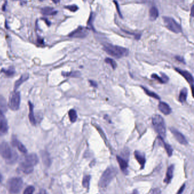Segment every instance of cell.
Segmentation results:
<instances>
[{
	"mask_svg": "<svg viewBox=\"0 0 194 194\" xmlns=\"http://www.w3.org/2000/svg\"><path fill=\"white\" fill-rule=\"evenodd\" d=\"M39 162L38 156L34 153L29 154L25 156L24 161L21 163L19 167V169L24 174H28L32 173L34 167Z\"/></svg>",
	"mask_w": 194,
	"mask_h": 194,
	"instance_id": "1",
	"label": "cell"
},
{
	"mask_svg": "<svg viewBox=\"0 0 194 194\" xmlns=\"http://www.w3.org/2000/svg\"><path fill=\"white\" fill-rule=\"evenodd\" d=\"M103 49L109 55L112 56L117 59L126 56L129 53L128 49L125 48L114 46L111 44H104Z\"/></svg>",
	"mask_w": 194,
	"mask_h": 194,
	"instance_id": "2",
	"label": "cell"
},
{
	"mask_svg": "<svg viewBox=\"0 0 194 194\" xmlns=\"http://www.w3.org/2000/svg\"><path fill=\"white\" fill-rule=\"evenodd\" d=\"M0 155L9 163L14 162L17 159V155L15 151L6 142H2L0 144Z\"/></svg>",
	"mask_w": 194,
	"mask_h": 194,
	"instance_id": "3",
	"label": "cell"
},
{
	"mask_svg": "<svg viewBox=\"0 0 194 194\" xmlns=\"http://www.w3.org/2000/svg\"><path fill=\"white\" fill-rule=\"evenodd\" d=\"M152 123L155 131L161 138L166 136V126L162 116L159 115H154L152 117Z\"/></svg>",
	"mask_w": 194,
	"mask_h": 194,
	"instance_id": "4",
	"label": "cell"
},
{
	"mask_svg": "<svg viewBox=\"0 0 194 194\" xmlns=\"http://www.w3.org/2000/svg\"><path fill=\"white\" fill-rule=\"evenodd\" d=\"M117 173V171L112 167L108 168L101 175L99 181V186L101 188H105L113 180Z\"/></svg>",
	"mask_w": 194,
	"mask_h": 194,
	"instance_id": "5",
	"label": "cell"
},
{
	"mask_svg": "<svg viewBox=\"0 0 194 194\" xmlns=\"http://www.w3.org/2000/svg\"><path fill=\"white\" fill-rule=\"evenodd\" d=\"M23 181L18 177H15L9 179L7 182V187L10 193L18 194L22 189Z\"/></svg>",
	"mask_w": 194,
	"mask_h": 194,
	"instance_id": "6",
	"label": "cell"
},
{
	"mask_svg": "<svg viewBox=\"0 0 194 194\" xmlns=\"http://www.w3.org/2000/svg\"><path fill=\"white\" fill-rule=\"evenodd\" d=\"M20 103V93L18 91H13L9 98V107L13 111H16L19 109Z\"/></svg>",
	"mask_w": 194,
	"mask_h": 194,
	"instance_id": "7",
	"label": "cell"
},
{
	"mask_svg": "<svg viewBox=\"0 0 194 194\" xmlns=\"http://www.w3.org/2000/svg\"><path fill=\"white\" fill-rule=\"evenodd\" d=\"M163 21L167 28H168L171 31L173 32L174 33H177V34L182 32L181 26L179 24H178L173 18L170 17L164 16Z\"/></svg>",
	"mask_w": 194,
	"mask_h": 194,
	"instance_id": "8",
	"label": "cell"
},
{
	"mask_svg": "<svg viewBox=\"0 0 194 194\" xmlns=\"http://www.w3.org/2000/svg\"><path fill=\"white\" fill-rule=\"evenodd\" d=\"M88 30L87 28L80 26L72 32L69 36L71 38H84L88 35Z\"/></svg>",
	"mask_w": 194,
	"mask_h": 194,
	"instance_id": "9",
	"label": "cell"
},
{
	"mask_svg": "<svg viewBox=\"0 0 194 194\" xmlns=\"http://www.w3.org/2000/svg\"><path fill=\"white\" fill-rule=\"evenodd\" d=\"M8 131V125L4 113L0 112V135H4Z\"/></svg>",
	"mask_w": 194,
	"mask_h": 194,
	"instance_id": "10",
	"label": "cell"
},
{
	"mask_svg": "<svg viewBox=\"0 0 194 194\" xmlns=\"http://www.w3.org/2000/svg\"><path fill=\"white\" fill-rule=\"evenodd\" d=\"M170 131L172 132V134L174 135L175 138L178 141L179 143L182 145H186L187 144V141L186 140L185 137L181 134L179 131H178L177 129L174 128H170Z\"/></svg>",
	"mask_w": 194,
	"mask_h": 194,
	"instance_id": "11",
	"label": "cell"
},
{
	"mask_svg": "<svg viewBox=\"0 0 194 194\" xmlns=\"http://www.w3.org/2000/svg\"><path fill=\"white\" fill-rule=\"evenodd\" d=\"M175 71L178 72L180 75H181L186 79V81L190 83L191 85V87L192 88L193 87V84H194V79L192 75H191V74L188 71H186L182 70L179 68H175Z\"/></svg>",
	"mask_w": 194,
	"mask_h": 194,
	"instance_id": "12",
	"label": "cell"
},
{
	"mask_svg": "<svg viewBox=\"0 0 194 194\" xmlns=\"http://www.w3.org/2000/svg\"><path fill=\"white\" fill-rule=\"evenodd\" d=\"M117 160H118L121 170L122 171V172L125 174H127L128 173V164L127 161H126L125 159H122L120 156H117Z\"/></svg>",
	"mask_w": 194,
	"mask_h": 194,
	"instance_id": "13",
	"label": "cell"
},
{
	"mask_svg": "<svg viewBox=\"0 0 194 194\" xmlns=\"http://www.w3.org/2000/svg\"><path fill=\"white\" fill-rule=\"evenodd\" d=\"M134 156L137 159L138 163L140 164L141 169H143L145 167V164L146 163V159L145 155L139 151H135L134 152Z\"/></svg>",
	"mask_w": 194,
	"mask_h": 194,
	"instance_id": "14",
	"label": "cell"
},
{
	"mask_svg": "<svg viewBox=\"0 0 194 194\" xmlns=\"http://www.w3.org/2000/svg\"><path fill=\"white\" fill-rule=\"evenodd\" d=\"M158 108L160 111L165 115H169L171 112V109L169 105L164 102H161L159 103Z\"/></svg>",
	"mask_w": 194,
	"mask_h": 194,
	"instance_id": "15",
	"label": "cell"
},
{
	"mask_svg": "<svg viewBox=\"0 0 194 194\" xmlns=\"http://www.w3.org/2000/svg\"><path fill=\"white\" fill-rule=\"evenodd\" d=\"M12 144L13 147H16L18 148V149L20 151L21 153H27V149L26 147L21 143L20 141H18L16 138H13L12 141Z\"/></svg>",
	"mask_w": 194,
	"mask_h": 194,
	"instance_id": "16",
	"label": "cell"
},
{
	"mask_svg": "<svg viewBox=\"0 0 194 194\" xmlns=\"http://www.w3.org/2000/svg\"><path fill=\"white\" fill-rule=\"evenodd\" d=\"M28 106H29V114H28V119L30 122L31 124L35 126L36 124V120L35 118V116L34 114V106L32 103H31L30 101L28 102Z\"/></svg>",
	"mask_w": 194,
	"mask_h": 194,
	"instance_id": "17",
	"label": "cell"
},
{
	"mask_svg": "<svg viewBox=\"0 0 194 194\" xmlns=\"http://www.w3.org/2000/svg\"><path fill=\"white\" fill-rule=\"evenodd\" d=\"M174 165H172L167 169V170L166 171V177L164 179V182L166 183H169L171 182V179L173 177L174 174Z\"/></svg>",
	"mask_w": 194,
	"mask_h": 194,
	"instance_id": "18",
	"label": "cell"
},
{
	"mask_svg": "<svg viewBox=\"0 0 194 194\" xmlns=\"http://www.w3.org/2000/svg\"><path fill=\"white\" fill-rule=\"evenodd\" d=\"M41 155L44 165L46 167H50L51 165V159L49 153L46 151H42Z\"/></svg>",
	"mask_w": 194,
	"mask_h": 194,
	"instance_id": "19",
	"label": "cell"
},
{
	"mask_svg": "<svg viewBox=\"0 0 194 194\" xmlns=\"http://www.w3.org/2000/svg\"><path fill=\"white\" fill-rule=\"evenodd\" d=\"M28 77H29L28 74H24V75H22L20 78L15 82V84H14V90L16 91L17 89L20 87L22 83L24 82L25 81H26L28 79Z\"/></svg>",
	"mask_w": 194,
	"mask_h": 194,
	"instance_id": "20",
	"label": "cell"
},
{
	"mask_svg": "<svg viewBox=\"0 0 194 194\" xmlns=\"http://www.w3.org/2000/svg\"><path fill=\"white\" fill-rule=\"evenodd\" d=\"M41 13L44 16H54L57 14V11L55 10L53 8L46 7L41 9Z\"/></svg>",
	"mask_w": 194,
	"mask_h": 194,
	"instance_id": "21",
	"label": "cell"
},
{
	"mask_svg": "<svg viewBox=\"0 0 194 194\" xmlns=\"http://www.w3.org/2000/svg\"><path fill=\"white\" fill-rule=\"evenodd\" d=\"M8 110V104L6 99L2 95H0V112H6Z\"/></svg>",
	"mask_w": 194,
	"mask_h": 194,
	"instance_id": "22",
	"label": "cell"
},
{
	"mask_svg": "<svg viewBox=\"0 0 194 194\" xmlns=\"http://www.w3.org/2000/svg\"><path fill=\"white\" fill-rule=\"evenodd\" d=\"M159 16V12L156 7H152L150 9L149 17L151 20L153 21L156 20Z\"/></svg>",
	"mask_w": 194,
	"mask_h": 194,
	"instance_id": "23",
	"label": "cell"
},
{
	"mask_svg": "<svg viewBox=\"0 0 194 194\" xmlns=\"http://www.w3.org/2000/svg\"><path fill=\"white\" fill-rule=\"evenodd\" d=\"M187 89L186 88H183L180 92L179 95V101L181 103H184L186 102L187 97Z\"/></svg>",
	"mask_w": 194,
	"mask_h": 194,
	"instance_id": "24",
	"label": "cell"
},
{
	"mask_svg": "<svg viewBox=\"0 0 194 194\" xmlns=\"http://www.w3.org/2000/svg\"><path fill=\"white\" fill-rule=\"evenodd\" d=\"M69 120L71 122L74 123L76 121L77 118V115L76 111L75 110H70L69 112Z\"/></svg>",
	"mask_w": 194,
	"mask_h": 194,
	"instance_id": "25",
	"label": "cell"
},
{
	"mask_svg": "<svg viewBox=\"0 0 194 194\" xmlns=\"http://www.w3.org/2000/svg\"><path fill=\"white\" fill-rule=\"evenodd\" d=\"M1 72L4 73L5 75L8 77H12L15 73V69L13 67H10L8 69H2Z\"/></svg>",
	"mask_w": 194,
	"mask_h": 194,
	"instance_id": "26",
	"label": "cell"
},
{
	"mask_svg": "<svg viewBox=\"0 0 194 194\" xmlns=\"http://www.w3.org/2000/svg\"><path fill=\"white\" fill-rule=\"evenodd\" d=\"M62 75L65 77H78L80 75V73L79 71H72V72H62Z\"/></svg>",
	"mask_w": 194,
	"mask_h": 194,
	"instance_id": "27",
	"label": "cell"
},
{
	"mask_svg": "<svg viewBox=\"0 0 194 194\" xmlns=\"http://www.w3.org/2000/svg\"><path fill=\"white\" fill-rule=\"evenodd\" d=\"M90 179H91V176L90 175H85L83 179V182L82 184L84 188L88 189L89 187V184H90Z\"/></svg>",
	"mask_w": 194,
	"mask_h": 194,
	"instance_id": "28",
	"label": "cell"
},
{
	"mask_svg": "<svg viewBox=\"0 0 194 194\" xmlns=\"http://www.w3.org/2000/svg\"><path fill=\"white\" fill-rule=\"evenodd\" d=\"M142 88H143L144 90L145 91L146 94L147 95H148L149 96H150V97H152V98H155V99H160L159 97L157 94H156L155 93H154L153 91H150L149 90H147V89H146L145 87H142Z\"/></svg>",
	"mask_w": 194,
	"mask_h": 194,
	"instance_id": "29",
	"label": "cell"
},
{
	"mask_svg": "<svg viewBox=\"0 0 194 194\" xmlns=\"http://www.w3.org/2000/svg\"><path fill=\"white\" fill-rule=\"evenodd\" d=\"M105 61L106 63L110 64L111 67L113 69H115L117 67V63H116V61L114 60H113L112 59L106 58V59H105Z\"/></svg>",
	"mask_w": 194,
	"mask_h": 194,
	"instance_id": "30",
	"label": "cell"
},
{
	"mask_svg": "<svg viewBox=\"0 0 194 194\" xmlns=\"http://www.w3.org/2000/svg\"><path fill=\"white\" fill-rule=\"evenodd\" d=\"M164 147H165V149H166L167 155L169 157H171L173 155V152L172 147H171L169 144H166V143H164Z\"/></svg>",
	"mask_w": 194,
	"mask_h": 194,
	"instance_id": "31",
	"label": "cell"
},
{
	"mask_svg": "<svg viewBox=\"0 0 194 194\" xmlns=\"http://www.w3.org/2000/svg\"><path fill=\"white\" fill-rule=\"evenodd\" d=\"M35 191V188L32 186H28L24 190V194H33Z\"/></svg>",
	"mask_w": 194,
	"mask_h": 194,
	"instance_id": "32",
	"label": "cell"
},
{
	"mask_svg": "<svg viewBox=\"0 0 194 194\" xmlns=\"http://www.w3.org/2000/svg\"><path fill=\"white\" fill-rule=\"evenodd\" d=\"M95 19V14H93V13H92L89 16V20L88 21V25L91 26V27H92V23H93V20Z\"/></svg>",
	"mask_w": 194,
	"mask_h": 194,
	"instance_id": "33",
	"label": "cell"
},
{
	"mask_svg": "<svg viewBox=\"0 0 194 194\" xmlns=\"http://www.w3.org/2000/svg\"><path fill=\"white\" fill-rule=\"evenodd\" d=\"M65 8L69 10L71 12H75L77 11L78 10V7L76 5H70V6H65Z\"/></svg>",
	"mask_w": 194,
	"mask_h": 194,
	"instance_id": "34",
	"label": "cell"
},
{
	"mask_svg": "<svg viewBox=\"0 0 194 194\" xmlns=\"http://www.w3.org/2000/svg\"><path fill=\"white\" fill-rule=\"evenodd\" d=\"M185 185L184 184L182 187H181V188L178 191V193L177 194H181L182 192H183V191L184 190V189H185Z\"/></svg>",
	"mask_w": 194,
	"mask_h": 194,
	"instance_id": "35",
	"label": "cell"
},
{
	"mask_svg": "<svg viewBox=\"0 0 194 194\" xmlns=\"http://www.w3.org/2000/svg\"><path fill=\"white\" fill-rule=\"evenodd\" d=\"M175 59L178 60H179V61H181V62H183V63H185V62H184V60H183V59L182 57H181V56H177V57H175Z\"/></svg>",
	"mask_w": 194,
	"mask_h": 194,
	"instance_id": "36",
	"label": "cell"
},
{
	"mask_svg": "<svg viewBox=\"0 0 194 194\" xmlns=\"http://www.w3.org/2000/svg\"><path fill=\"white\" fill-rule=\"evenodd\" d=\"M89 82L91 83V85L92 86H93L94 87H97V85L96 82H95L93 81H89Z\"/></svg>",
	"mask_w": 194,
	"mask_h": 194,
	"instance_id": "37",
	"label": "cell"
},
{
	"mask_svg": "<svg viewBox=\"0 0 194 194\" xmlns=\"http://www.w3.org/2000/svg\"><path fill=\"white\" fill-rule=\"evenodd\" d=\"M37 194H47V192L45 190H41Z\"/></svg>",
	"mask_w": 194,
	"mask_h": 194,
	"instance_id": "38",
	"label": "cell"
},
{
	"mask_svg": "<svg viewBox=\"0 0 194 194\" xmlns=\"http://www.w3.org/2000/svg\"><path fill=\"white\" fill-rule=\"evenodd\" d=\"M52 1L55 4H58V3H59L60 2L61 0H52Z\"/></svg>",
	"mask_w": 194,
	"mask_h": 194,
	"instance_id": "39",
	"label": "cell"
},
{
	"mask_svg": "<svg viewBox=\"0 0 194 194\" xmlns=\"http://www.w3.org/2000/svg\"><path fill=\"white\" fill-rule=\"evenodd\" d=\"M45 22H46V23L47 24L48 26H50V22L49 21H48V20H47V19H46V20L45 19Z\"/></svg>",
	"mask_w": 194,
	"mask_h": 194,
	"instance_id": "40",
	"label": "cell"
},
{
	"mask_svg": "<svg viewBox=\"0 0 194 194\" xmlns=\"http://www.w3.org/2000/svg\"><path fill=\"white\" fill-rule=\"evenodd\" d=\"M193 10H194V6H192L191 8V16H194V13H193Z\"/></svg>",
	"mask_w": 194,
	"mask_h": 194,
	"instance_id": "41",
	"label": "cell"
},
{
	"mask_svg": "<svg viewBox=\"0 0 194 194\" xmlns=\"http://www.w3.org/2000/svg\"><path fill=\"white\" fill-rule=\"evenodd\" d=\"M133 194H138L137 191H134Z\"/></svg>",
	"mask_w": 194,
	"mask_h": 194,
	"instance_id": "42",
	"label": "cell"
}]
</instances>
